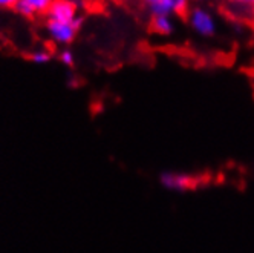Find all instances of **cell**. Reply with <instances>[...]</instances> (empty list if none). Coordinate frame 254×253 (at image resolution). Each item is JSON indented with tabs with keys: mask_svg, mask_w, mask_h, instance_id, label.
Listing matches in <instances>:
<instances>
[{
	"mask_svg": "<svg viewBox=\"0 0 254 253\" xmlns=\"http://www.w3.org/2000/svg\"><path fill=\"white\" fill-rule=\"evenodd\" d=\"M187 23L191 28L194 34H197L199 37H213L217 31V20L213 15V12L204 6H191L189 12L186 14Z\"/></svg>",
	"mask_w": 254,
	"mask_h": 253,
	"instance_id": "6da1fadb",
	"label": "cell"
},
{
	"mask_svg": "<svg viewBox=\"0 0 254 253\" xmlns=\"http://www.w3.org/2000/svg\"><path fill=\"white\" fill-rule=\"evenodd\" d=\"M48 20H56L63 23H83L80 15V3L77 0H54V3L46 12Z\"/></svg>",
	"mask_w": 254,
	"mask_h": 253,
	"instance_id": "7a4b0ae2",
	"label": "cell"
},
{
	"mask_svg": "<svg viewBox=\"0 0 254 253\" xmlns=\"http://www.w3.org/2000/svg\"><path fill=\"white\" fill-rule=\"evenodd\" d=\"M80 23H63L56 20H48L45 23L46 37L59 46H67L77 39V34L80 29Z\"/></svg>",
	"mask_w": 254,
	"mask_h": 253,
	"instance_id": "3957f363",
	"label": "cell"
},
{
	"mask_svg": "<svg viewBox=\"0 0 254 253\" xmlns=\"http://www.w3.org/2000/svg\"><path fill=\"white\" fill-rule=\"evenodd\" d=\"M158 181L162 189H166L169 192H178V193L190 192L194 189L196 184V179L193 175L187 172H178V170L161 172L158 176Z\"/></svg>",
	"mask_w": 254,
	"mask_h": 253,
	"instance_id": "277c9868",
	"label": "cell"
},
{
	"mask_svg": "<svg viewBox=\"0 0 254 253\" xmlns=\"http://www.w3.org/2000/svg\"><path fill=\"white\" fill-rule=\"evenodd\" d=\"M191 8V0H158L150 6L152 15L155 14H169V15H186Z\"/></svg>",
	"mask_w": 254,
	"mask_h": 253,
	"instance_id": "5b68a950",
	"label": "cell"
},
{
	"mask_svg": "<svg viewBox=\"0 0 254 253\" xmlns=\"http://www.w3.org/2000/svg\"><path fill=\"white\" fill-rule=\"evenodd\" d=\"M52 3H54V0H19L15 11L23 17L32 19V17L46 15Z\"/></svg>",
	"mask_w": 254,
	"mask_h": 253,
	"instance_id": "8992f818",
	"label": "cell"
},
{
	"mask_svg": "<svg viewBox=\"0 0 254 253\" xmlns=\"http://www.w3.org/2000/svg\"><path fill=\"white\" fill-rule=\"evenodd\" d=\"M150 28L153 32L159 34V35H172L176 29V22L175 17L169 15V14H155L152 15L150 20Z\"/></svg>",
	"mask_w": 254,
	"mask_h": 253,
	"instance_id": "52a82bcc",
	"label": "cell"
},
{
	"mask_svg": "<svg viewBox=\"0 0 254 253\" xmlns=\"http://www.w3.org/2000/svg\"><path fill=\"white\" fill-rule=\"evenodd\" d=\"M29 59L35 65H48L52 60V52L46 48H39V49H34L31 52Z\"/></svg>",
	"mask_w": 254,
	"mask_h": 253,
	"instance_id": "ba28073f",
	"label": "cell"
},
{
	"mask_svg": "<svg viewBox=\"0 0 254 253\" xmlns=\"http://www.w3.org/2000/svg\"><path fill=\"white\" fill-rule=\"evenodd\" d=\"M59 60L62 62V65L67 66V68H72L75 63V57H74V52L69 51V49H63L60 54H59Z\"/></svg>",
	"mask_w": 254,
	"mask_h": 253,
	"instance_id": "9c48e42d",
	"label": "cell"
},
{
	"mask_svg": "<svg viewBox=\"0 0 254 253\" xmlns=\"http://www.w3.org/2000/svg\"><path fill=\"white\" fill-rule=\"evenodd\" d=\"M231 6H238L239 9H254V0H227Z\"/></svg>",
	"mask_w": 254,
	"mask_h": 253,
	"instance_id": "30bf717a",
	"label": "cell"
},
{
	"mask_svg": "<svg viewBox=\"0 0 254 253\" xmlns=\"http://www.w3.org/2000/svg\"><path fill=\"white\" fill-rule=\"evenodd\" d=\"M19 0H0V11H6V9H15Z\"/></svg>",
	"mask_w": 254,
	"mask_h": 253,
	"instance_id": "8fae6325",
	"label": "cell"
},
{
	"mask_svg": "<svg viewBox=\"0 0 254 253\" xmlns=\"http://www.w3.org/2000/svg\"><path fill=\"white\" fill-rule=\"evenodd\" d=\"M141 2H142L144 5H146V6H149V8H150V6H153V5L158 2V0H141Z\"/></svg>",
	"mask_w": 254,
	"mask_h": 253,
	"instance_id": "7c38bea8",
	"label": "cell"
}]
</instances>
